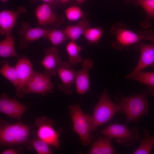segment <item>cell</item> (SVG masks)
I'll return each mask as SVG.
<instances>
[{
  "label": "cell",
  "mask_w": 154,
  "mask_h": 154,
  "mask_svg": "<svg viewBox=\"0 0 154 154\" xmlns=\"http://www.w3.org/2000/svg\"><path fill=\"white\" fill-rule=\"evenodd\" d=\"M150 94L149 91L131 96H125L121 92L116 93L115 100L121 108L125 114L127 123L139 121L141 117L147 114L149 103L147 98Z\"/></svg>",
  "instance_id": "6da1fadb"
},
{
  "label": "cell",
  "mask_w": 154,
  "mask_h": 154,
  "mask_svg": "<svg viewBox=\"0 0 154 154\" xmlns=\"http://www.w3.org/2000/svg\"><path fill=\"white\" fill-rule=\"evenodd\" d=\"M118 112H123L121 108L111 100L105 89L91 116L92 131L109 121Z\"/></svg>",
  "instance_id": "7a4b0ae2"
},
{
  "label": "cell",
  "mask_w": 154,
  "mask_h": 154,
  "mask_svg": "<svg viewBox=\"0 0 154 154\" xmlns=\"http://www.w3.org/2000/svg\"><path fill=\"white\" fill-rule=\"evenodd\" d=\"M1 123L0 143L1 146H12L30 144L29 126L21 122L9 125Z\"/></svg>",
  "instance_id": "3957f363"
},
{
  "label": "cell",
  "mask_w": 154,
  "mask_h": 154,
  "mask_svg": "<svg viewBox=\"0 0 154 154\" xmlns=\"http://www.w3.org/2000/svg\"><path fill=\"white\" fill-rule=\"evenodd\" d=\"M70 115L73 125V130L80 137L82 144L85 146L93 141L91 117L82 111L79 105L68 106Z\"/></svg>",
  "instance_id": "277c9868"
},
{
  "label": "cell",
  "mask_w": 154,
  "mask_h": 154,
  "mask_svg": "<svg viewBox=\"0 0 154 154\" xmlns=\"http://www.w3.org/2000/svg\"><path fill=\"white\" fill-rule=\"evenodd\" d=\"M128 123L126 122L123 124H110L103 129L98 130L97 132L104 136L115 138L116 142L119 144L126 146H132L139 141V131L135 127L129 129Z\"/></svg>",
  "instance_id": "5b68a950"
},
{
  "label": "cell",
  "mask_w": 154,
  "mask_h": 154,
  "mask_svg": "<svg viewBox=\"0 0 154 154\" xmlns=\"http://www.w3.org/2000/svg\"><path fill=\"white\" fill-rule=\"evenodd\" d=\"M110 31L115 37L112 43V47L120 50L128 49L130 45L143 40L138 34L128 29L127 26L122 23L113 25Z\"/></svg>",
  "instance_id": "8992f818"
},
{
  "label": "cell",
  "mask_w": 154,
  "mask_h": 154,
  "mask_svg": "<svg viewBox=\"0 0 154 154\" xmlns=\"http://www.w3.org/2000/svg\"><path fill=\"white\" fill-rule=\"evenodd\" d=\"M35 122L36 125L38 127L37 133L38 138L48 145L56 149L58 148L60 132L56 131L53 127V121L45 116H43L37 118Z\"/></svg>",
  "instance_id": "52a82bcc"
},
{
  "label": "cell",
  "mask_w": 154,
  "mask_h": 154,
  "mask_svg": "<svg viewBox=\"0 0 154 154\" xmlns=\"http://www.w3.org/2000/svg\"><path fill=\"white\" fill-rule=\"evenodd\" d=\"M135 48L140 52V55L136 67L126 76L127 79H132L146 67L154 65V43L147 44L140 41L135 44Z\"/></svg>",
  "instance_id": "ba28073f"
},
{
  "label": "cell",
  "mask_w": 154,
  "mask_h": 154,
  "mask_svg": "<svg viewBox=\"0 0 154 154\" xmlns=\"http://www.w3.org/2000/svg\"><path fill=\"white\" fill-rule=\"evenodd\" d=\"M50 78L44 73L34 72L24 87V96L30 93L39 94L44 95L51 92L53 85Z\"/></svg>",
  "instance_id": "9c48e42d"
},
{
  "label": "cell",
  "mask_w": 154,
  "mask_h": 154,
  "mask_svg": "<svg viewBox=\"0 0 154 154\" xmlns=\"http://www.w3.org/2000/svg\"><path fill=\"white\" fill-rule=\"evenodd\" d=\"M17 57L18 61L15 66L17 73V82L15 87L17 96L21 98L24 96V87L34 71L31 62L26 56Z\"/></svg>",
  "instance_id": "30bf717a"
},
{
  "label": "cell",
  "mask_w": 154,
  "mask_h": 154,
  "mask_svg": "<svg viewBox=\"0 0 154 154\" xmlns=\"http://www.w3.org/2000/svg\"><path fill=\"white\" fill-rule=\"evenodd\" d=\"M49 30L39 27H32L29 23L23 22L18 31L20 47L25 48L41 37L46 38Z\"/></svg>",
  "instance_id": "8fae6325"
},
{
  "label": "cell",
  "mask_w": 154,
  "mask_h": 154,
  "mask_svg": "<svg viewBox=\"0 0 154 154\" xmlns=\"http://www.w3.org/2000/svg\"><path fill=\"white\" fill-rule=\"evenodd\" d=\"M35 15L39 25H49L56 28L64 21L62 16H58L55 13L50 6L46 3L38 5L36 8Z\"/></svg>",
  "instance_id": "7c38bea8"
},
{
  "label": "cell",
  "mask_w": 154,
  "mask_h": 154,
  "mask_svg": "<svg viewBox=\"0 0 154 154\" xmlns=\"http://www.w3.org/2000/svg\"><path fill=\"white\" fill-rule=\"evenodd\" d=\"M23 6L19 7L17 9L3 10L0 12V33L5 36L11 35L12 31L16 24L19 17L26 11Z\"/></svg>",
  "instance_id": "4fadbf2b"
},
{
  "label": "cell",
  "mask_w": 154,
  "mask_h": 154,
  "mask_svg": "<svg viewBox=\"0 0 154 154\" xmlns=\"http://www.w3.org/2000/svg\"><path fill=\"white\" fill-rule=\"evenodd\" d=\"M27 107L15 98H9L6 93L0 98V112L10 117L20 120Z\"/></svg>",
  "instance_id": "5bb4252c"
},
{
  "label": "cell",
  "mask_w": 154,
  "mask_h": 154,
  "mask_svg": "<svg viewBox=\"0 0 154 154\" xmlns=\"http://www.w3.org/2000/svg\"><path fill=\"white\" fill-rule=\"evenodd\" d=\"M44 56L41 64L45 68L44 74L50 77L56 75L57 70L63 63L55 46L50 47L44 49Z\"/></svg>",
  "instance_id": "9a60e30c"
},
{
  "label": "cell",
  "mask_w": 154,
  "mask_h": 154,
  "mask_svg": "<svg viewBox=\"0 0 154 154\" xmlns=\"http://www.w3.org/2000/svg\"><path fill=\"white\" fill-rule=\"evenodd\" d=\"M70 66L68 62H63L57 70L62 82L58 89L67 94L72 93L71 87L75 80L76 71Z\"/></svg>",
  "instance_id": "2e32d148"
},
{
  "label": "cell",
  "mask_w": 154,
  "mask_h": 154,
  "mask_svg": "<svg viewBox=\"0 0 154 154\" xmlns=\"http://www.w3.org/2000/svg\"><path fill=\"white\" fill-rule=\"evenodd\" d=\"M82 69L76 71L75 83L78 93L83 94L89 89V72L93 66V62L88 59H85L82 61Z\"/></svg>",
  "instance_id": "e0dca14e"
},
{
  "label": "cell",
  "mask_w": 154,
  "mask_h": 154,
  "mask_svg": "<svg viewBox=\"0 0 154 154\" xmlns=\"http://www.w3.org/2000/svg\"><path fill=\"white\" fill-rule=\"evenodd\" d=\"M113 138L104 136L94 142L88 153V154H113L117 153L112 143Z\"/></svg>",
  "instance_id": "ac0fdd59"
},
{
  "label": "cell",
  "mask_w": 154,
  "mask_h": 154,
  "mask_svg": "<svg viewBox=\"0 0 154 154\" xmlns=\"http://www.w3.org/2000/svg\"><path fill=\"white\" fill-rule=\"evenodd\" d=\"M133 3L136 6H141L144 10L146 16L140 25L143 28L150 27V21L154 19V0H134Z\"/></svg>",
  "instance_id": "d6986e66"
},
{
  "label": "cell",
  "mask_w": 154,
  "mask_h": 154,
  "mask_svg": "<svg viewBox=\"0 0 154 154\" xmlns=\"http://www.w3.org/2000/svg\"><path fill=\"white\" fill-rule=\"evenodd\" d=\"M91 27L89 23L87 20L83 19L75 25L67 26L63 29L69 39L71 41H75L83 34L87 29Z\"/></svg>",
  "instance_id": "ffe728a7"
},
{
  "label": "cell",
  "mask_w": 154,
  "mask_h": 154,
  "mask_svg": "<svg viewBox=\"0 0 154 154\" xmlns=\"http://www.w3.org/2000/svg\"><path fill=\"white\" fill-rule=\"evenodd\" d=\"M150 131L147 128L143 130V137L139 140L140 145L134 154H149L151 153L154 147V135L150 134Z\"/></svg>",
  "instance_id": "44dd1931"
},
{
  "label": "cell",
  "mask_w": 154,
  "mask_h": 154,
  "mask_svg": "<svg viewBox=\"0 0 154 154\" xmlns=\"http://www.w3.org/2000/svg\"><path fill=\"white\" fill-rule=\"evenodd\" d=\"M15 37L11 35L5 36L0 42V56L7 58L17 56L15 44Z\"/></svg>",
  "instance_id": "7402d4cb"
},
{
  "label": "cell",
  "mask_w": 154,
  "mask_h": 154,
  "mask_svg": "<svg viewBox=\"0 0 154 154\" xmlns=\"http://www.w3.org/2000/svg\"><path fill=\"white\" fill-rule=\"evenodd\" d=\"M66 49L69 55L68 63L70 66H75L82 62V58L80 55L82 48L75 41L69 42L66 46Z\"/></svg>",
  "instance_id": "603a6c76"
},
{
  "label": "cell",
  "mask_w": 154,
  "mask_h": 154,
  "mask_svg": "<svg viewBox=\"0 0 154 154\" xmlns=\"http://www.w3.org/2000/svg\"><path fill=\"white\" fill-rule=\"evenodd\" d=\"M132 79L135 80L145 85L150 94L154 95V72L142 71L136 75Z\"/></svg>",
  "instance_id": "cb8c5ba5"
},
{
  "label": "cell",
  "mask_w": 154,
  "mask_h": 154,
  "mask_svg": "<svg viewBox=\"0 0 154 154\" xmlns=\"http://www.w3.org/2000/svg\"><path fill=\"white\" fill-rule=\"evenodd\" d=\"M53 46H55L63 43L68 39L63 29H49L46 36Z\"/></svg>",
  "instance_id": "d4e9b609"
},
{
  "label": "cell",
  "mask_w": 154,
  "mask_h": 154,
  "mask_svg": "<svg viewBox=\"0 0 154 154\" xmlns=\"http://www.w3.org/2000/svg\"><path fill=\"white\" fill-rule=\"evenodd\" d=\"M103 33V29L101 27H90L84 31L83 35L90 44L93 45L98 43Z\"/></svg>",
  "instance_id": "484cf974"
},
{
  "label": "cell",
  "mask_w": 154,
  "mask_h": 154,
  "mask_svg": "<svg viewBox=\"0 0 154 154\" xmlns=\"http://www.w3.org/2000/svg\"><path fill=\"white\" fill-rule=\"evenodd\" d=\"M0 72L15 87L17 82V73L15 67L10 65L7 62H3L0 68Z\"/></svg>",
  "instance_id": "4316f807"
},
{
  "label": "cell",
  "mask_w": 154,
  "mask_h": 154,
  "mask_svg": "<svg viewBox=\"0 0 154 154\" xmlns=\"http://www.w3.org/2000/svg\"><path fill=\"white\" fill-rule=\"evenodd\" d=\"M31 146L38 154H51L52 152L46 142L38 139H34L30 142Z\"/></svg>",
  "instance_id": "83f0119b"
},
{
  "label": "cell",
  "mask_w": 154,
  "mask_h": 154,
  "mask_svg": "<svg viewBox=\"0 0 154 154\" xmlns=\"http://www.w3.org/2000/svg\"><path fill=\"white\" fill-rule=\"evenodd\" d=\"M67 19L70 21H77L84 15V13L78 6H72L67 8L65 11Z\"/></svg>",
  "instance_id": "f1b7e54d"
},
{
  "label": "cell",
  "mask_w": 154,
  "mask_h": 154,
  "mask_svg": "<svg viewBox=\"0 0 154 154\" xmlns=\"http://www.w3.org/2000/svg\"><path fill=\"white\" fill-rule=\"evenodd\" d=\"M138 34L143 40H149L154 43V33L151 30H147L143 31H139Z\"/></svg>",
  "instance_id": "f546056e"
},
{
  "label": "cell",
  "mask_w": 154,
  "mask_h": 154,
  "mask_svg": "<svg viewBox=\"0 0 154 154\" xmlns=\"http://www.w3.org/2000/svg\"><path fill=\"white\" fill-rule=\"evenodd\" d=\"M17 150L14 149H10L5 150L0 153L1 154H16L19 153Z\"/></svg>",
  "instance_id": "4dcf8cb0"
},
{
  "label": "cell",
  "mask_w": 154,
  "mask_h": 154,
  "mask_svg": "<svg viewBox=\"0 0 154 154\" xmlns=\"http://www.w3.org/2000/svg\"><path fill=\"white\" fill-rule=\"evenodd\" d=\"M44 3L49 4L51 7V6L55 5L57 3L58 0H40ZM52 8V7H51Z\"/></svg>",
  "instance_id": "1f68e13d"
},
{
  "label": "cell",
  "mask_w": 154,
  "mask_h": 154,
  "mask_svg": "<svg viewBox=\"0 0 154 154\" xmlns=\"http://www.w3.org/2000/svg\"><path fill=\"white\" fill-rule=\"evenodd\" d=\"M61 3L66 4L69 3L71 0H58Z\"/></svg>",
  "instance_id": "d6a6232c"
},
{
  "label": "cell",
  "mask_w": 154,
  "mask_h": 154,
  "mask_svg": "<svg viewBox=\"0 0 154 154\" xmlns=\"http://www.w3.org/2000/svg\"><path fill=\"white\" fill-rule=\"evenodd\" d=\"M87 0H76L79 6L82 5Z\"/></svg>",
  "instance_id": "836d02e7"
},
{
  "label": "cell",
  "mask_w": 154,
  "mask_h": 154,
  "mask_svg": "<svg viewBox=\"0 0 154 154\" xmlns=\"http://www.w3.org/2000/svg\"><path fill=\"white\" fill-rule=\"evenodd\" d=\"M125 2L126 3H128V2H131L132 1H134V0H125Z\"/></svg>",
  "instance_id": "e575fe53"
},
{
  "label": "cell",
  "mask_w": 154,
  "mask_h": 154,
  "mask_svg": "<svg viewBox=\"0 0 154 154\" xmlns=\"http://www.w3.org/2000/svg\"><path fill=\"white\" fill-rule=\"evenodd\" d=\"M2 2L4 3H6L8 0H0Z\"/></svg>",
  "instance_id": "d590c367"
}]
</instances>
